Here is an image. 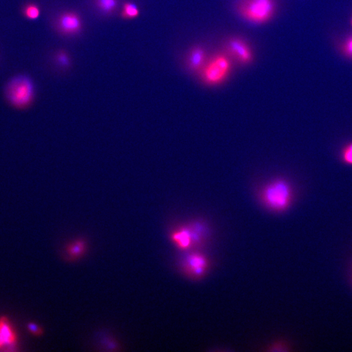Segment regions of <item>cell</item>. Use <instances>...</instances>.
Instances as JSON below:
<instances>
[{
  "label": "cell",
  "mask_w": 352,
  "mask_h": 352,
  "mask_svg": "<svg viewBox=\"0 0 352 352\" xmlns=\"http://www.w3.org/2000/svg\"><path fill=\"white\" fill-rule=\"evenodd\" d=\"M260 198L263 205L271 211L284 212L293 201V189L286 179H274L263 186L260 190Z\"/></svg>",
  "instance_id": "1"
},
{
  "label": "cell",
  "mask_w": 352,
  "mask_h": 352,
  "mask_svg": "<svg viewBox=\"0 0 352 352\" xmlns=\"http://www.w3.org/2000/svg\"><path fill=\"white\" fill-rule=\"evenodd\" d=\"M6 98L13 107H28L35 97V86L32 80L26 75H18L7 83Z\"/></svg>",
  "instance_id": "2"
},
{
  "label": "cell",
  "mask_w": 352,
  "mask_h": 352,
  "mask_svg": "<svg viewBox=\"0 0 352 352\" xmlns=\"http://www.w3.org/2000/svg\"><path fill=\"white\" fill-rule=\"evenodd\" d=\"M274 0H242L238 6V13L243 19L252 23H267L275 12Z\"/></svg>",
  "instance_id": "3"
},
{
  "label": "cell",
  "mask_w": 352,
  "mask_h": 352,
  "mask_svg": "<svg viewBox=\"0 0 352 352\" xmlns=\"http://www.w3.org/2000/svg\"><path fill=\"white\" fill-rule=\"evenodd\" d=\"M231 68L229 57L225 55H217L201 70V80L208 86L219 85L229 77Z\"/></svg>",
  "instance_id": "4"
},
{
  "label": "cell",
  "mask_w": 352,
  "mask_h": 352,
  "mask_svg": "<svg viewBox=\"0 0 352 352\" xmlns=\"http://www.w3.org/2000/svg\"><path fill=\"white\" fill-rule=\"evenodd\" d=\"M83 26L81 16L74 12L62 13L55 21V28L57 32L64 36H72L79 34Z\"/></svg>",
  "instance_id": "5"
},
{
  "label": "cell",
  "mask_w": 352,
  "mask_h": 352,
  "mask_svg": "<svg viewBox=\"0 0 352 352\" xmlns=\"http://www.w3.org/2000/svg\"><path fill=\"white\" fill-rule=\"evenodd\" d=\"M227 50L230 55L241 64L250 63L253 59L251 48L244 40L238 37H233L228 41Z\"/></svg>",
  "instance_id": "6"
},
{
  "label": "cell",
  "mask_w": 352,
  "mask_h": 352,
  "mask_svg": "<svg viewBox=\"0 0 352 352\" xmlns=\"http://www.w3.org/2000/svg\"><path fill=\"white\" fill-rule=\"evenodd\" d=\"M207 264L206 258L199 253L189 254L183 262V267L186 272L195 277H200L205 273Z\"/></svg>",
  "instance_id": "7"
},
{
  "label": "cell",
  "mask_w": 352,
  "mask_h": 352,
  "mask_svg": "<svg viewBox=\"0 0 352 352\" xmlns=\"http://www.w3.org/2000/svg\"><path fill=\"white\" fill-rule=\"evenodd\" d=\"M17 343L16 332L8 319H0V350L14 347Z\"/></svg>",
  "instance_id": "8"
},
{
  "label": "cell",
  "mask_w": 352,
  "mask_h": 352,
  "mask_svg": "<svg viewBox=\"0 0 352 352\" xmlns=\"http://www.w3.org/2000/svg\"><path fill=\"white\" fill-rule=\"evenodd\" d=\"M172 240L179 249L186 250L194 244L190 227H181L172 233Z\"/></svg>",
  "instance_id": "9"
},
{
  "label": "cell",
  "mask_w": 352,
  "mask_h": 352,
  "mask_svg": "<svg viewBox=\"0 0 352 352\" xmlns=\"http://www.w3.org/2000/svg\"><path fill=\"white\" fill-rule=\"evenodd\" d=\"M205 58L206 55L205 50L200 46H195L190 50L188 57V66L190 70L194 72L201 71L204 67Z\"/></svg>",
  "instance_id": "10"
},
{
  "label": "cell",
  "mask_w": 352,
  "mask_h": 352,
  "mask_svg": "<svg viewBox=\"0 0 352 352\" xmlns=\"http://www.w3.org/2000/svg\"><path fill=\"white\" fill-rule=\"evenodd\" d=\"M86 243L83 240H77L73 241L68 245L66 249L68 258L71 259H77L84 253L86 251Z\"/></svg>",
  "instance_id": "11"
},
{
  "label": "cell",
  "mask_w": 352,
  "mask_h": 352,
  "mask_svg": "<svg viewBox=\"0 0 352 352\" xmlns=\"http://www.w3.org/2000/svg\"><path fill=\"white\" fill-rule=\"evenodd\" d=\"M95 4L99 12L111 15L116 10L117 0H95Z\"/></svg>",
  "instance_id": "12"
},
{
  "label": "cell",
  "mask_w": 352,
  "mask_h": 352,
  "mask_svg": "<svg viewBox=\"0 0 352 352\" xmlns=\"http://www.w3.org/2000/svg\"><path fill=\"white\" fill-rule=\"evenodd\" d=\"M140 15V10L136 5L132 2H125L122 7L121 17L123 19H134Z\"/></svg>",
  "instance_id": "13"
},
{
  "label": "cell",
  "mask_w": 352,
  "mask_h": 352,
  "mask_svg": "<svg viewBox=\"0 0 352 352\" xmlns=\"http://www.w3.org/2000/svg\"><path fill=\"white\" fill-rule=\"evenodd\" d=\"M23 13L24 16L30 20L38 19L41 14V11L38 6L34 4H29L24 7Z\"/></svg>",
  "instance_id": "14"
},
{
  "label": "cell",
  "mask_w": 352,
  "mask_h": 352,
  "mask_svg": "<svg viewBox=\"0 0 352 352\" xmlns=\"http://www.w3.org/2000/svg\"><path fill=\"white\" fill-rule=\"evenodd\" d=\"M69 56L65 51H59L56 55V61L62 68H67L71 64Z\"/></svg>",
  "instance_id": "15"
},
{
  "label": "cell",
  "mask_w": 352,
  "mask_h": 352,
  "mask_svg": "<svg viewBox=\"0 0 352 352\" xmlns=\"http://www.w3.org/2000/svg\"><path fill=\"white\" fill-rule=\"evenodd\" d=\"M341 159L347 165H352V143H349L343 148Z\"/></svg>",
  "instance_id": "16"
},
{
  "label": "cell",
  "mask_w": 352,
  "mask_h": 352,
  "mask_svg": "<svg viewBox=\"0 0 352 352\" xmlns=\"http://www.w3.org/2000/svg\"><path fill=\"white\" fill-rule=\"evenodd\" d=\"M343 52L349 58L352 59V35L347 37L342 46Z\"/></svg>",
  "instance_id": "17"
},
{
  "label": "cell",
  "mask_w": 352,
  "mask_h": 352,
  "mask_svg": "<svg viewBox=\"0 0 352 352\" xmlns=\"http://www.w3.org/2000/svg\"><path fill=\"white\" fill-rule=\"evenodd\" d=\"M28 329L30 332L34 333L35 335H39L41 333V329L35 324H30L28 325Z\"/></svg>",
  "instance_id": "18"
},
{
  "label": "cell",
  "mask_w": 352,
  "mask_h": 352,
  "mask_svg": "<svg viewBox=\"0 0 352 352\" xmlns=\"http://www.w3.org/2000/svg\"><path fill=\"white\" fill-rule=\"evenodd\" d=\"M351 24H352V21H351Z\"/></svg>",
  "instance_id": "19"
}]
</instances>
